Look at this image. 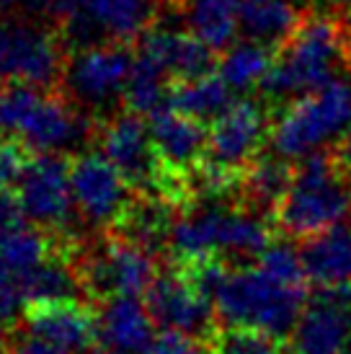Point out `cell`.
<instances>
[{
    "instance_id": "e575fe53",
    "label": "cell",
    "mask_w": 351,
    "mask_h": 354,
    "mask_svg": "<svg viewBox=\"0 0 351 354\" xmlns=\"http://www.w3.org/2000/svg\"><path fill=\"white\" fill-rule=\"evenodd\" d=\"M91 354H122V352H117V349H108V346H106V349H93Z\"/></svg>"
},
{
    "instance_id": "83f0119b",
    "label": "cell",
    "mask_w": 351,
    "mask_h": 354,
    "mask_svg": "<svg viewBox=\"0 0 351 354\" xmlns=\"http://www.w3.org/2000/svg\"><path fill=\"white\" fill-rule=\"evenodd\" d=\"M261 266L263 272L274 279H279L284 285H307V269H305V261H303V254H297L290 243H269V246L263 248L258 259H256Z\"/></svg>"
},
{
    "instance_id": "ac0fdd59",
    "label": "cell",
    "mask_w": 351,
    "mask_h": 354,
    "mask_svg": "<svg viewBox=\"0 0 351 354\" xmlns=\"http://www.w3.org/2000/svg\"><path fill=\"white\" fill-rule=\"evenodd\" d=\"M176 209L178 207L171 205L168 199L158 197V194H135L117 223L108 227V233L127 238L137 246L158 254V251L168 248L171 230H173V223L178 217Z\"/></svg>"
},
{
    "instance_id": "d6a6232c",
    "label": "cell",
    "mask_w": 351,
    "mask_h": 354,
    "mask_svg": "<svg viewBox=\"0 0 351 354\" xmlns=\"http://www.w3.org/2000/svg\"><path fill=\"white\" fill-rule=\"evenodd\" d=\"M341 19H343V62L351 70V13L349 16H341Z\"/></svg>"
},
{
    "instance_id": "52a82bcc",
    "label": "cell",
    "mask_w": 351,
    "mask_h": 354,
    "mask_svg": "<svg viewBox=\"0 0 351 354\" xmlns=\"http://www.w3.org/2000/svg\"><path fill=\"white\" fill-rule=\"evenodd\" d=\"M68 41L62 31H55L34 21L0 24V80L37 88H57L65 75Z\"/></svg>"
},
{
    "instance_id": "1f68e13d",
    "label": "cell",
    "mask_w": 351,
    "mask_h": 354,
    "mask_svg": "<svg viewBox=\"0 0 351 354\" xmlns=\"http://www.w3.org/2000/svg\"><path fill=\"white\" fill-rule=\"evenodd\" d=\"M10 354H73L68 349H62V346L52 344L47 339H41V336H34V334H21L13 344H10Z\"/></svg>"
},
{
    "instance_id": "7c38bea8",
    "label": "cell",
    "mask_w": 351,
    "mask_h": 354,
    "mask_svg": "<svg viewBox=\"0 0 351 354\" xmlns=\"http://www.w3.org/2000/svg\"><path fill=\"white\" fill-rule=\"evenodd\" d=\"M272 135L269 114L261 101H233L209 124V153L207 156L230 168H245L261 153Z\"/></svg>"
},
{
    "instance_id": "f1b7e54d",
    "label": "cell",
    "mask_w": 351,
    "mask_h": 354,
    "mask_svg": "<svg viewBox=\"0 0 351 354\" xmlns=\"http://www.w3.org/2000/svg\"><path fill=\"white\" fill-rule=\"evenodd\" d=\"M29 158V148L21 140L0 132V187H16Z\"/></svg>"
},
{
    "instance_id": "8d00e7d4",
    "label": "cell",
    "mask_w": 351,
    "mask_h": 354,
    "mask_svg": "<svg viewBox=\"0 0 351 354\" xmlns=\"http://www.w3.org/2000/svg\"><path fill=\"white\" fill-rule=\"evenodd\" d=\"M349 346H351V334H349Z\"/></svg>"
},
{
    "instance_id": "d4e9b609",
    "label": "cell",
    "mask_w": 351,
    "mask_h": 354,
    "mask_svg": "<svg viewBox=\"0 0 351 354\" xmlns=\"http://www.w3.org/2000/svg\"><path fill=\"white\" fill-rule=\"evenodd\" d=\"M274 55H276V47H272V44H263L256 39L243 41V44H235L233 50L220 59L217 73L233 91L254 88L274 65Z\"/></svg>"
},
{
    "instance_id": "9a60e30c",
    "label": "cell",
    "mask_w": 351,
    "mask_h": 354,
    "mask_svg": "<svg viewBox=\"0 0 351 354\" xmlns=\"http://www.w3.org/2000/svg\"><path fill=\"white\" fill-rule=\"evenodd\" d=\"M137 55L158 65L171 80L199 78L215 70V50L191 31L150 26L137 37Z\"/></svg>"
},
{
    "instance_id": "d590c367",
    "label": "cell",
    "mask_w": 351,
    "mask_h": 354,
    "mask_svg": "<svg viewBox=\"0 0 351 354\" xmlns=\"http://www.w3.org/2000/svg\"><path fill=\"white\" fill-rule=\"evenodd\" d=\"M10 3H16V0H0V8H6V6H10Z\"/></svg>"
},
{
    "instance_id": "30bf717a",
    "label": "cell",
    "mask_w": 351,
    "mask_h": 354,
    "mask_svg": "<svg viewBox=\"0 0 351 354\" xmlns=\"http://www.w3.org/2000/svg\"><path fill=\"white\" fill-rule=\"evenodd\" d=\"M135 65L127 41H98L80 47L65 65L62 88L83 106H101L124 91Z\"/></svg>"
},
{
    "instance_id": "cb8c5ba5",
    "label": "cell",
    "mask_w": 351,
    "mask_h": 354,
    "mask_svg": "<svg viewBox=\"0 0 351 354\" xmlns=\"http://www.w3.org/2000/svg\"><path fill=\"white\" fill-rule=\"evenodd\" d=\"M59 236L52 230H34L19 225L0 236V261L16 277L31 272L57 251Z\"/></svg>"
},
{
    "instance_id": "4dcf8cb0",
    "label": "cell",
    "mask_w": 351,
    "mask_h": 354,
    "mask_svg": "<svg viewBox=\"0 0 351 354\" xmlns=\"http://www.w3.org/2000/svg\"><path fill=\"white\" fill-rule=\"evenodd\" d=\"M21 303H23V292H21L19 277L0 261V328L16 321Z\"/></svg>"
},
{
    "instance_id": "7a4b0ae2",
    "label": "cell",
    "mask_w": 351,
    "mask_h": 354,
    "mask_svg": "<svg viewBox=\"0 0 351 354\" xmlns=\"http://www.w3.org/2000/svg\"><path fill=\"white\" fill-rule=\"evenodd\" d=\"M351 215V174L328 150H312L294 166L292 187L274 209V227L287 238H310Z\"/></svg>"
},
{
    "instance_id": "f546056e",
    "label": "cell",
    "mask_w": 351,
    "mask_h": 354,
    "mask_svg": "<svg viewBox=\"0 0 351 354\" xmlns=\"http://www.w3.org/2000/svg\"><path fill=\"white\" fill-rule=\"evenodd\" d=\"M147 354H209L205 339L173 328H163V334L155 336V342Z\"/></svg>"
},
{
    "instance_id": "277c9868",
    "label": "cell",
    "mask_w": 351,
    "mask_h": 354,
    "mask_svg": "<svg viewBox=\"0 0 351 354\" xmlns=\"http://www.w3.org/2000/svg\"><path fill=\"white\" fill-rule=\"evenodd\" d=\"M307 305V285H284L261 266L227 269L215 287L217 318L227 326H254L287 336Z\"/></svg>"
},
{
    "instance_id": "484cf974",
    "label": "cell",
    "mask_w": 351,
    "mask_h": 354,
    "mask_svg": "<svg viewBox=\"0 0 351 354\" xmlns=\"http://www.w3.org/2000/svg\"><path fill=\"white\" fill-rule=\"evenodd\" d=\"M205 342L209 346V354H290L287 336L254 326L220 324Z\"/></svg>"
},
{
    "instance_id": "8992f818",
    "label": "cell",
    "mask_w": 351,
    "mask_h": 354,
    "mask_svg": "<svg viewBox=\"0 0 351 354\" xmlns=\"http://www.w3.org/2000/svg\"><path fill=\"white\" fill-rule=\"evenodd\" d=\"M75 266L80 272L86 297H91L93 303H104L114 295H145L158 274L153 251L108 230L96 246L80 243Z\"/></svg>"
},
{
    "instance_id": "e0dca14e",
    "label": "cell",
    "mask_w": 351,
    "mask_h": 354,
    "mask_svg": "<svg viewBox=\"0 0 351 354\" xmlns=\"http://www.w3.org/2000/svg\"><path fill=\"white\" fill-rule=\"evenodd\" d=\"M153 315L135 295H114L101 303L98 334L108 349L122 354H147L155 342Z\"/></svg>"
},
{
    "instance_id": "4316f807",
    "label": "cell",
    "mask_w": 351,
    "mask_h": 354,
    "mask_svg": "<svg viewBox=\"0 0 351 354\" xmlns=\"http://www.w3.org/2000/svg\"><path fill=\"white\" fill-rule=\"evenodd\" d=\"M166 80L168 75L163 70L158 68V65H153L150 59L140 57L135 52V65H132V73H129L127 78V86L122 91L124 109L135 111L140 117L153 114L155 109L163 106V101L168 96Z\"/></svg>"
},
{
    "instance_id": "836d02e7",
    "label": "cell",
    "mask_w": 351,
    "mask_h": 354,
    "mask_svg": "<svg viewBox=\"0 0 351 354\" xmlns=\"http://www.w3.org/2000/svg\"><path fill=\"white\" fill-rule=\"evenodd\" d=\"M0 354H10V342L3 336V328H0Z\"/></svg>"
},
{
    "instance_id": "ffe728a7",
    "label": "cell",
    "mask_w": 351,
    "mask_h": 354,
    "mask_svg": "<svg viewBox=\"0 0 351 354\" xmlns=\"http://www.w3.org/2000/svg\"><path fill=\"white\" fill-rule=\"evenodd\" d=\"M294 166L290 158L284 156H258L245 166L243 174V187H240V205L254 209L258 215H274V209L279 207L287 192L292 187Z\"/></svg>"
},
{
    "instance_id": "7402d4cb",
    "label": "cell",
    "mask_w": 351,
    "mask_h": 354,
    "mask_svg": "<svg viewBox=\"0 0 351 354\" xmlns=\"http://www.w3.org/2000/svg\"><path fill=\"white\" fill-rule=\"evenodd\" d=\"M230 86L225 83L220 73H207L199 78H186V80H171L168 88V106L176 111H184L189 117L196 119H215L222 114L225 109L233 104V93Z\"/></svg>"
},
{
    "instance_id": "ba28073f",
    "label": "cell",
    "mask_w": 351,
    "mask_h": 354,
    "mask_svg": "<svg viewBox=\"0 0 351 354\" xmlns=\"http://www.w3.org/2000/svg\"><path fill=\"white\" fill-rule=\"evenodd\" d=\"M145 305L158 326L199 339H207L220 326L215 297L176 261L155 274L145 292Z\"/></svg>"
},
{
    "instance_id": "74e56055",
    "label": "cell",
    "mask_w": 351,
    "mask_h": 354,
    "mask_svg": "<svg viewBox=\"0 0 351 354\" xmlns=\"http://www.w3.org/2000/svg\"><path fill=\"white\" fill-rule=\"evenodd\" d=\"M346 354H351V346H349V352H346Z\"/></svg>"
},
{
    "instance_id": "2e32d148",
    "label": "cell",
    "mask_w": 351,
    "mask_h": 354,
    "mask_svg": "<svg viewBox=\"0 0 351 354\" xmlns=\"http://www.w3.org/2000/svg\"><path fill=\"white\" fill-rule=\"evenodd\" d=\"M150 132L166 166L189 176L209 153V127L196 117L171 106H160L150 114Z\"/></svg>"
},
{
    "instance_id": "f35d334b",
    "label": "cell",
    "mask_w": 351,
    "mask_h": 354,
    "mask_svg": "<svg viewBox=\"0 0 351 354\" xmlns=\"http://www.w3.org/2000/svg\"><path fill=\"white\" fill-rule=\"evenodd\" d=\"M0 96H3V93H0Z\"/></svg>"
},
{
    "instance_id": "5bb4252c",
    "label": "cell",
    "mask_w": 351,
    "mask_h": 354,
    "mask_svg": "<svg viewBox=\"0 0 351 354\" xmlns=\"http://www.w3.org/2000/svg\"><path fill=\"white\" fill-rule=\"evenodd\" d=\"M26 331L41 336L68 352L93 349L98 334V315L80 300H41L26 308Z\"/></svg>"
},
{
    "instance_id": "44dd1931",
    "label": "cell",
    "mask_w": 351,
    "mask_h": 354,
    "mask_svg": "<svg viewBox=\"0 0 351 354\" xmlns=\"http://www.w3.org/2000/svg\"><path fill=\"white\" fill-rule=\"evenodd\" d=\"M189 24V31L212 50H227L240 29L243 0H166Z\"/></svg>"
},
{
    "instance_id": "603a6c76",
    "label": "cell",
    "mask_w": 351,
    "mask_h": 354,
    "mask_svg": "<svg viewBox=\"0 0 351 354\" xmlns=\"http://www.w3.org/2000/svg\"><path fill=\"white\" fill-rule=\"evenodd\" d=\"M303 13L290 0H243L240 6V29L256 41L279 47Z\"/></svg>"
},
{
    "instance_id": "8fae6325",
    "label": "cell",
    "mask_w": 351,
    "mask_h": 354,
    "mask_svg": "<svg viewBox=\"0 0 351 354\" xmlns=\"http://www.w3.org/2000/svg\"><path fill=\"white\" fill-rule=\"evenodd\" d=\"M70 184L75 205L88 223L98 227H111L135 197V189L117 171V166L104 153H83L70 160Z\"/></svg>"
},
{
    "instance_id": "4fadbf2b",
    "label": "cell",
    "mask_w": 351,
    "mask_h": 354,
    "mask_svg": "<svg viewBox=\"0 0 351 354\" xmlns=\"http://www.w3.org/2000/svg\"><path fill=\"white\" fill-rule=\"evenodd\" d=\"M351 334V287H321L294 326L297 354H341Z\"/></svg>"
},
{
    "instance_id": "6da1fadb",
    "label": "cell",
    "mask_w": 351,
    "mask_h": 354,
    "mask_svg": "<svg viewBox=\"0 0 351 354\" xmlns=\"http://www.w3.org/2000/svg\"><path fill=\"white\" fill-rule=\"evenodd\" d=\"M98 127L96 119L75 106L68 93H57V88L10 83L0 96V132L37 153L80 148L98 135Z\"/></svg>"
},
{
    "instance_id": "3957f363",
    "label": "cell",
    "mask_w": 351,
    "mask_h": 354,
    "mask_svg": "<svg viewBox=\"0 0 351 354\" xmlns=\"http://www.w3.org/2000/svg\"><path fill=\"white\" fill-rule=\"evenodd\" d=\"M339 59H343V19L328 10L307 13L276 47L274 65L258 83L261 93L274 101L303 96L333 78Z\"/></svg>"
},
{
    "instance_id": "d6986e66",
    "label": "cell",
    "mask_w": 351,
    "mask_h": 354,
    "mask_svg": "<svg viewBox=\"0 0 351 354\" xmlns=\"http://www.w3.org/2000/svg\"><path fill=\"white\" fill-rule=\"evenodd\" d=\"M303 261L315 285L351 287V225H333L305 238Z\"/></svg>"
},
{
    "instance_id": "9c48e42d",
    "label": "cell",
    "mask_w": 351,
    "mask_h": 354,
    "mask_svg": "<svg viewBox=\"0 0 351 354\" xmlns=\"http://www.w3.org/2000/svg\"><path fill=\"white\" fill-rule=\"evenodd\" d=\"M16 194L26 220H34L52 233H70L75 197L70 184V160L65 156L39 153L29 158L16 184Z\"/></svg>"
},
{
    "instance_id": "5b68a950",
    "label": "cell",
    "mask_w": 351,
    "mask_h": 354,
    "mask_svg": "<svg viewBox=\"0 0 351 354\" xmlns=\"http://www.w3.org/2000/svg\"><path fill=\"white\" fill-rule=\"evenodd\" d=\"M351 124V83L339 78L303 93L272 122L274 153L303 158L321 150L328 140L339 138Z\"/></svg>"
}]
</instances>
